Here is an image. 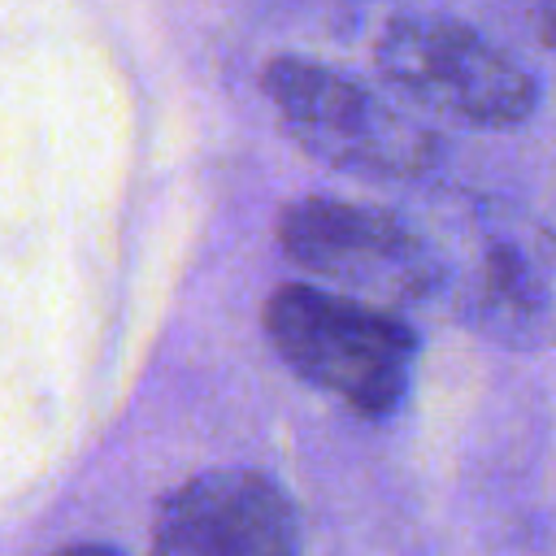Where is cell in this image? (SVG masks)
<instances>
[{"label":"cell","instance_id":"obj_4","mask_svg":"<svg viewBox=\"0 0 556 556\" xmlns=\"http://www.w3.org/2000/svg\"><path fill=\"white\" fill-rule=\"evenodd\" d=\"M374 65L408 104L469 130H513L539 109V78L460 17H391L374 43Z\"/></svg>","mask_w":556,"mask_h":556},{"label":"cell","instance_id":"obj_1","mask_svg":"<svg viewBox=\"0 0 556 556\" xmlns=\"http://www.w3.org/2000/svg\"><path fill=\"white\" fill-rule=\"evenodd\" d=\"M413 226L439 265V295L473 334L513 348H556V226L482 191H434Z\"/></svg>","mask_w":556,"mask_h":556},{"label":"cell","instance_id":"obj_3","mask_svg":"<svg viewBox=\"0 0 556 556\" xmlns=\"http://www.w3.org/2000/svg\"><path fill=\"white\" fill-rule=\"evenodd\" d=\"M261 87L282 130L330 169L413 182L439 165L443 148L426 122L334 65L308 56H274L261 70Z\"/></svg>","mask_w":556,"mask_h":556},{"label":"cell","instance_id":"obj_8","mask_svg":"<svg viewBox=\"0 0 556 556\" xmlns=\"http://www.w3.org/2000/svg\"><path fill=\"white\" fill-rule=\"evenodd\" d=\"M52 556H117V552L104 547V543H74V547H61V552H52Z\"/></svg>","mask_w":556,"mask_h":556},{"label":"cell","instance_id":"obj_6","mask_svg":"<svg viewBox=\"0 0 556 556\" xmlns=\"http://www.w3.org/2000/svg\"><path fill=\"white\" fill-rule=\"evenodd\" d=\"M152 556H300V517L269 473L204 469L156 508Z\"/></svg>","mask_w":556,"mask_h":556},{"label":"cell","instance_id":"obj_2","mask_svg":"<svg viewBox=\"0 0 556 556\" xmlns=\"http://www.w3.org/2000/svg\"><path fill=\"white\" fill-rule=\"evenodd\" d=\"M265 334L304 382L369 417L404 400L417 361V334L395 308L321 282H282L265 300Z\"/></svg>","mask_w":556,"mask_h":556},{"label":"cell","instance_id":"obj_5","mask_svg":"<svg viewBox=\"0 0 556 556\" xmlns=\"http://www.w3.org/2000/svg\"><path fill=\"white\" fill-rule=\"evenodd\" d=\"M287 261L321 287L378 308H404L439 295V265L408 213L343 195L291 200L278 217Z\"/></svg>","mask_w":556,"mask_h":556},{"label":"cell","instance_id":"obj_7","mask_svg":"<svg viewBox=\"0 0 556 556\" xmlns=\"http://www.w3.org/2000/svg\"><path fill=\"white\" fill-rule=\"evenodd\" d=\"M534 35L543 39L547 52H556V0H534Z\"/></svg>","mask_w":556,"mask_h":556}]
</instances>
